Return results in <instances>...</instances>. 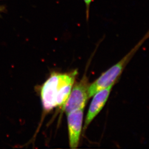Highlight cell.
Wrapping results in <instances>:
<instances>
[{
	"label": "cell",
	"instance_id": "1",
	"mask_svg": "<svg viewBox=\"0 0 149 149\" xmlns=\"http://www.w3.org/2000/svg\"><path fill=\"white\" fill-rule=\"evenodd\" d=\"M77 74V70L66 73L53 72L40 89V97L44 111H51L62 107L69 97Z\"/></svg>",
	"mask_w": 149,
	"mask_h": 149
},
{
	"label": "cell",
	"instance_id": "2",
	"mask_svg": "<svg viewBox=\"0 0 149 149\" xmlns=\"http://www.w3.org/2000/svg\"><path fill=\"white\" fill-rule=\"evenodd\" d=\"M149 38V30L138 44L136 45L121 61L102 73L101 75L92 84H89L88 87L89 97H91L99 91L105 88L112 84H114L128 62L144 42Z\"/></svg>",
	"mask_w": 149,
	"mask_h": 149
},
{
	"label": "cell",
	"instance_id": "3",
	"mask_svg": "<svg viewBox=\"0 0 149 149\" xmlns=\"http://www.w3.org/2000/svg\"><path fill=\"white\" fill-rule=\"evenodd\" d=\"M89 84L86 76L78 83L74 84L67 100L62 106L66 114L79 109L84 108L89 98L88 87Z\"/></svg>",
	"mask_w": 149,
	"mask_h": 149
},
{
	"label": "cell",
	"instance_id": "4",
	"mask_svg": "<svg viewBox=\"0 0 149 149\" xmlns=\"http://www.w3.org/2000/svg\"><path fill=\"white\" fill-rule=\"evenodd\" d=\"M84 109L75 110L67 114L70 147L77 148L79 146L83 123Z\"/></svg>",
	"mask_w": 149,
	"mask_h": 149
},
{
	"label": "cell",
	"instance_id": "5",
	"mask_svg": "<svg viewBox=\"0 0 149 149\" xmlns=\"http://www.w3.org/2000/svg\"><path fill=\"white\" fill-rule=\"evenodd\" d=\"M113 85L112 84L105 88L99 91L93 96L94 97L90 104L85 121L84 130L102 110L108 100Z\"/></svg>",
	"mask_w": 149,
	"mask_h": 149
},
{
	"label": "cell",
	"instance_id": "6",
	"mask_svg": "<svg viewBox=\"0 0 149 149\" xmlns=\"http://www.w3.org/2000/svg\"><path fill=\"white\" fill-rule=\"evenodd\" d=\"M86 6V18L87 22H88L90 16V8L91 4L93 0H83Z\"/></svg>",
	"mask_w": 149,
	"mask_h": 149
},
{
	"label": "cell",
	"instance_id": "7",
	"mask_svg": "<svg viewBox=\"0 0 149 149\" xmlns=\"http://www.w3.org/2000/svg\"><path fill=\"white\" fill-rule=\"evenodd\" d=\"M5 10H6V9H5V7H4V6H0V12H4L5 11Z\"/></svg>",
	"mask_w": 149,
	"mask_h": 149
}]
</instances>
